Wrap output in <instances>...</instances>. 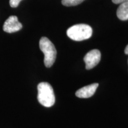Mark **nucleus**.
I'll return each mask as SVG.
<instances>
[{"mask_svg": "<svg viewBox=\"0 0 128 128\" xmlns=\"http://www.w3.org/2000/svg\"><path fill=\"white\" fill-rule=\"evenodd\" d=\"M39 47L44 54V64L46 67L50 68L54 65L56 58V50L52 42L46 37H42L39 41Z\"/></svg>", "mask_w": 128, "mask_h": 128, "instance_id": "2", "label": "nucleus"}, {"mask_svg": "<svg viewBox=\"0 0 128 128\" xmlns=\"http://www.w3.org/2000/svg\"><path fill=\"white\" fill-rule=\"evenodd\" d=\"M22 27L23 26L18 22L17 16H12L5 22L3 25V30L7 33H12L20 30Z\"/></svg>", "mask_w": 128, "mask_h": 128, "instance_id": "5", "label": "nucleus"}, {"mask_svg": "<svg viewBox=\"0 0 128 128\" xmlns=\"http://www.w3.org/2000/svg\"><path fill=\"white\" fill-rule=\"evenodd\" d=\"M22 0H10L9 3L12 8H16L18 6L20 2Z\"/></svg>", "mask_w": 128, "mask_h": 128, "instance_id": "9", "label": "nucleus"}, {"mask_svg": "<svg viewBox=\"0 0 128 128\" xmlns=\"http://www.w3.org/2000/svg\"><path fill=\"white\" fill-rule=\"evenodd\" d=\"M101 60V53L98 49H93L86 54L84 58L86 68L91 70L96 66Z\"/></svg>", "mask_w": 128, "mask_h": 128, "instance_id": "4", "label": "nucleus"}, {"mask_svg": "<svg viewBox=\"0 0 128 128\" xmlns=\"http://www.w3.org/2000/svg\"><path fill=\"white\" fill-rule=\"evenodd\" d=\"M112 1L114 4H121V3H123L124 2H126V1H128V0H112Z\"/></svg>", "mask_w": 128, "mask_h": 128, "instance_id": "10", "label": "nucleus"}, {"mask_svg": "<svg viewBox=\"0 0 128 128\" xmlns=\"http://www.w3.org/2000/svg\"><path fill=\"white\" fill-rule=\"evenodd\" d=\"M92 29L85 24H76L67 30L66 34L70 39L75 41H82L89 39L92 36Z\"/></svg>", "mask_w": 128, "mask_h": 128, "instance_id": "3", "label": "nucleus"}, {"mask_svg": "<svg viewBox=\"0 0 128 128\" xmlns=\"http://www.w3.org/2000/svg\"><path fill=\"white\" fill-rule=\"evenodd\" d=\"M85 0H62V4L66 7L76 6L82 3Z\"/></svg>", "mask_w": 128, "mask_h": 128, "instance_id": "8", "label": "nucleus"}, {"mask_svg": "<svg viewBox=\"0 0 128 128\" xmlns=\"http://www.w3.org/2000/svg\"><path fill=\"white\" fill-rule=\"evenodd\" d=\"M38 100L40 104L46 108L54 106L55 102V96L50 84L46 82L39 83L38 86Z\"/></svg>", "mask_w": 128, "mask_h": 128, "instance_id": "1", "label": "nucleus"}, {"mask_svg": "<svg viewBox=\"0 0 128 128\" xmlns=\"http://www.w3.org/2000/svg\"><path fill=\"white\" fill-rule=\"evenodd\" d=\"M124 53H125L126 55H128V44L126 46L125 49H124Z\"/></svg>", "mask_w": 128, "mask_h": 128, "instance_id": "11", "label": "nucleus"}, {"mask_svg": "<svg viewBox=\"0 0 128 128\" xmlns=\"http://www.w3.org/2000/svg\"><path fill=\"white\" fill-rule=\"evenodd\" d=\"M117 16L120 20H128V1L121 3L117 10Z\"/></svg>", "mask_w": 128, "mask_h": 128, "instance_id": "7", "label": "nucleus"}, {"mask_svg": "<svg viewBox=\"0 0 128 128\" xmlns=\"http://www.w3.org/2000/svg\"><path fill=\"white\" fill-rule=\"evenodd\" d=\"M98 86V84L97 83H94V84L85 86L76 91V97H79V98H89L94 95Z\"/></svg>", "mask_w": 128, "mask_h": 128, "instance_id": "6", "label": "nucleus"}]
</instances>
